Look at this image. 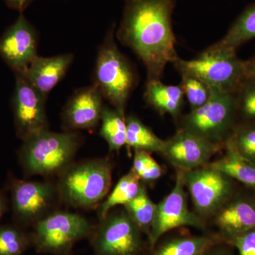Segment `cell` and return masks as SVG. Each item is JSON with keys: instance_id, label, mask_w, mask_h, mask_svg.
I'll list each match as a JSON object with an SVG mask.
<instances>
[{"instance_id": "obj_1", "label": "cell", "mask_w": 255, "mask_h": 255, "mask_svg": "<svg viewBox=\"0 0 255 255\" xmlns=\"http://www.w3.org/2000/svg\"><path fill=\"white\" fill-rule=\"evenodd\" d=\"M175 0H125L117 38L145 65L147 80H160L179 58L172 16Z\"/></svg>"}, {"instance_id": "obj_2", "label": "cell", "mask_w": 255, "mask_h": 255, "mask_svg": "<svg viewBox=\"0 0 255 255\" xmlns=\"http://www.w3.org/2000/svg\"><path fill=\"white\" fill-rule=\"evenodd\" d=\"M22 142L18 158L26 175L59 177L75 162L82 138L77 131L47 130Z\"/></svg>"}, {"instance_id": "obj_3", "label": "cell", "mask_w": 255, "mask_h": 255, "mask_svg": "<svg viewBox=\"0 0 255 255\" xmlns=\"http://www.w3.org/2000/svg\"><path fill=\"white\" fill-rule=\"evenodd\" d=\"M112 172L113 165L107 157L74 162L58 177L60 201L75 209L100 205L110 190Z\"/></svg>"}, {"instance_id": "obj_4", "label": "cell", "mask_w": 255, "mask_h": 255, "mask_svg": "<svg viewBox=\"0 0 255 255\" xmlns=\"http://www.w3.org/2000/svg\"><path fill=\"white\" fill-rule=\"evenodd\" d=\"M179 73L187 74L204 82L211 90L236 93L247 77L246 61L236 50L211 46L196 58H179L173 63Z\"/></svg>"}, {"instance_id": "obj_5", "label": "cell", "mask_w": 255, "mask_h": 255, "mask_svg": "<svg viewBox=\"0 0 255 255\" xmlns=\"http://www.w3.org/2000/svg\"><path fill=\"white\" fill-rule=\"evenodd\" d=\"M136 80L133 68L119 50L114 39V29H111L97 53L94 85L114 109L125 114Z\"/></svg>"}, {"instance_id": "obj_6", "label": "cell", "mask_w": 255, "mask_h": 255, "mask_svg": "<svg viewBox=\"0 0 255 255\" xmlns=\"http://www.w3.org/2000/svg\"><path fill=\"white\" fill-rule=\"evenodd\" d=\"M94 228L81 214L55 210L34 225L32 245L38 253L71 255L74 246L90 238Z\"/></svg>"}, {"instance_id": "obj_7", "label": "cell", "mask_w": 255, "mask_h": 255, "mask_svg": "<svg viewBox=\"0 0 255 255\" xmlns=\"http://www.w3.org/2000/svg\"><path fill=\"white\" fill-rule=\"evenodd\" d=\"M204 105L183 117L180 128L215 143L225 144L235 128L236 93L211 90Z\"/></svg>"}, {"instance_id": "obj_8", "label": "cell", "mask_w": 255, "mask_h": 255, "mask_svg": "<svg viewBox=\"0 0 255 255\" xmlns=\"http://www.w3.org/2000/svg\"><path fill=\"white\" fill-rule=\"evenodd\" d=\"M142 235L125 209L112 210L90 238L95 255H140L145 249Z\"/></svg>"}, {"instance_id": "obj_9", "label": "cell", "mask_w": 255, "mask_h": 255, "mask_svg": "<svg viewBox=\"0 0 255 255\" xmlns=\"http://www.w3.org/2000/svg\"><path fill=\"white\" fill-rule=\"evenodd\" d=\"M10 191L15 221L21 228L34 226L61 202L56 184L49 182L13 179Z\"/></svg>"}, {"instance_id": "obj_10", "label": "cell", "mask_w": 255, "mask_h": 255, "mask_svg": "<svg viewBox=\"0 0 255 255\" xmlns=\"http://www.w3.org/2000/svg\"><path fill=\"white\" fill-rule=\"evenodd\" d=\"M182 172L184 185L201 219L215 216L233 195V179L209 164Z\"/></svg>"}, {"instance_id": "obj_11", "label": "cell", "mask_w": 255, "mask_h": 255, "mask_svg": "<svg viewBox=\"0 0 255 255\" xmlns=\"http://www.w3.org/2000/svg\"><path fill=\"white\" fill-rule=\"evenodd\" d=\"M184 187L182 171L178 170L173 189L156 206L155 218L147 237L150 251L159 239L172 230L182 227L205 228L203 219L189 209Z\"/></svg>"}, {"instance_id": "obj_12", "label": "cell", "mask_w": 255, "mask_h": 255, "mask_svg": "<svg viewBox=\"0 0 255 255\" xmlns=\"http://www.w3.org/2000/svg\"><path fill=\"white\" fill-rule=\"evenodd\" d=\"M12 110L16 133L21 140L49 130L46 99L23 75L15 74Z\"/></svg>"}, {"instance_id": "obj_13", "label": "cell", "mask_w": 255, "mask_h": 255, "mask_svg": "<svg viewBox=\"0 0 255 255\" xmlns=\"http://www.w3.org/2000/svg\"><path fill=\"white\" fill-rule=\"evenodd\" d=\"M224 145L179 128L175 135L165 140L161 154L178 170L187 172L209 164L210 159Z\"/></svg>"}, {"instance_id": "obj_14", "label": "cell", "mask_w": 255, "mask_h": 255, "mask_svg": "<svg viewBox=\"0 0 255 255\" xmlns=\"http://www.w3.org/2000/svg\"><path fill=\"white\" fill-rule=\"evenodd\" d=\"M37 35L23 14L0 37V56L14 74L27 70L37 54Z\"/></svg>"}, {"instance_id": "obj_15", "label": "cell", "mask_w": 255, "mask_h": 255, "mask_svg": "<svg viewBox=\"0 0 255 255\" xmlns=\"http://www.w3.org/2000/svg\"><path fill=\"white\" fill-rule=\"evenodd\" d=\"M103 99L95 85L77 90L62 112L65 131L90 130L97 127L104 108Z\"/></svg>"}, {"instance_id": "obj_16", "label": "cell", "mask_w": 255, "mask_h": 255, "mask_svg": "<svg viewBox=\"0 0 255 255\" xmlns=\"http://www.w3.org/2000/svg\"><path fill=\"white\" fill-rule=\"evenodd\" d=\"M73 55L67 53L49 58L37 56L22 74L30 84L47 99L48 94L65 76Z\"/></svg>"}, {"instance_id": "obj_17", "label": "cell", "mask_w": 255, "mask_h": 255, "mask_svg": "<svg viewBox=\"0 0 255 255\" xmlns=\"http://www.w3.org/2000/svg\"><path fill=\"white\" fill-rule=\"evenodd\" d=\"M214 222L226 243L255 228V202L246 198L228 201L215 215Z\"/></svg>"}, {"instance_id": "obj_18", "label": "cell", "mask_w": 255, "mask_h": 255, "mask_svg": "<svg viewBox=\"0 0 255 255\" xmlns=\"http://www.w3.org/2000/svg\"><path fill=\"white\" fill-rule=\"evenodd\" d=\"M144 98L159 114L177 118L184 105V94L180 85H167L160 80H150L146 83Z\"/></svg>"}, {"instance_id": "obj_19", "label": "cell", "mask_w": 255, "mask_h": 255, "mask_svg": "<svg viewBox=\"0 0 255 255\" xmlns=\"http://www.w3.org/2000/svg\"><path fill=\"white\" fill-rule=\"evenodd\" d=\"M221 243H226L219 234L177 236L156 245L150 255H204Z\"/></svg>"}, {"instance_id": "obj_20", "label": "cell", "mask_w": 255, "mask_h": 255, "mask_svg": "<svg viewBox=\"0 0 255 255\" xmlns=\"http://www.w3.org/2000/svg\"><path fill=\"white\" fill-rule=\"evenodd\" d=\"M226 152L218 160L208 164L231 179L255 190V163L243 157L229 140L224 145Z\"/></svg>"}, {"instance_id": "obj_21", "label": "cell", "mask_w": 255, "mask_h": 255, "mask_svg": "<svg viewBox=\"0 0 255 255\" xmlns=\"http://www.w3.org/2000/svg\"><path fill=\"white\" fill-rule=\"evenodd\" d=\"M127 121V144L128 148L134 150H142L152 153H162L165 140L145 125L135 116H128Z\"/></svg>"}, {"instance_id": "obj_22", "label": "cell", "mask_w": 255, "mask_h": 255, "mask_svg": "<svg viewBox=\"0 0 255 255\" xmlns=\"http://www.w3.org/2000/svg\"><path fill=\"white\" fill-rule=\"evenodd\" d=\"M140 181L132 169L121 178L110 195L98 206L99 219H103L114 208L124 206L133 199L141 189Z\"/></svg>"}, {"instance_id": "obj_23", "label": "cell", "mask_w": 255, "mask_h": 255, "mask_svg": "<svg viewBox=\"0 0 255 255\" xmlns=\"http://www.w3.org/2000/svg\"><path fill=\"white\" fill-rule=\"evenodd\" d=\"M100 135L108 144L110 151L119 152L127 144L125 114L104 106L101 117Z\"/></svg>"}, {"instance_id": "obj_24", "label": "cell", "mask_w": 255, "mask_h": 255, "mask_svg": "<svg viewBox=\"0 0 255 255\" xmlns=\"http://www.w3.org/2000/svg\"><path fill=\"white\" fill-rule=\"evenodd\" d=\"M255 38V4L243 11L222 39L212 45L216 48L236 50Z\"/></svg>"}, {"instance_id": "obj_25", "label": "cell", "mask_w": 255, "mask_h": 255, "mask_svg": "<svg viewBox=\"0 0 255 255\" xmlns=\"http://www.w3.org/2000/svg\"><path fill=\"white\" fill-rule=\"evenodd\" d=\"M156 206L157 204L151 200L146 188L142 186L137 196L124 206L127 214L147 237L155 218Z\"/></svg>"}, {"instance_id": "obj_26", "label": "cell", "mask_w": 255, "mask_h": 255, "mask_svg": "<svg viewBox=\"0 0 255 255\" xmlns=\"http://www.w3.org/2000/svg\"><path fill=\"white\" fill-rule=\"evenodd\" d=\"M32 245L31 234L18 226H0V255H21Z\"/></svg>"}, {"instance_id": "obj_27", "label": "cell", "mask_w": 255, "mask_h": 255, "mask_svg": "<svg viewBox=\"0 0 255 255\" xmlns=\"http://www.w3.org/2000/svg\"><path fill=\"white\" fill-rule=\"evenodd\" d=\"M228 140L241 155L255 163V125L235 127Z\"/></svg>"}, {"instance_id": "obj_28", "label": "cell", "mask_w": 255, "mask_h": 255, "mask_svg": "<svg viewBox=\"0 0 255 255\" xmlns=\"http://www.w3.org/2000/svg\"><path fill=\"white\" fill-rule=\"evenodd\" d=\"M182 82L180 86L187 97L191 110L199 108L209 100L211 90L204 82L187 74H180Z\"/></svg>"}, {"instance_id": "obj_29", "label": "cell", "mask_w": 255, "mask_h": 255, "mask_svg": "<svg viewBox=\"0 0 255 255\" xmlns=\"http://www.w3.org/2000/svg\"><path fill=\"white\" fill-rule=\"evenodd\" d=\"M131 169L144 182H153L163 174L162 167L150 153L142 150L135 151Z\"/></svg>"}, {"instance_id": "obj_30", "label": "cell", "mask_w": 255, "mask_h": 255, "mask_svg": "<svg viewBox=\"0 0 255 255\" xmlns=\"http://www.w3.org/2000/svg\"><path fill=\"white\" fill-rule=\"evenodd\" d=\"M236 95L238 113L247 120L255 122V80L247 77Z\"/></svg>"}, {"instance_id": "obj_31", "label": "cell", "mask_w": 255, "mask_h": 255, "mask_svg": "<svg viewBox=\"0 0 255 255\" xmlns=\"http://www.w3.org/2000/svg\"><path fill=\"white\" fill-rule=\"evenodd\" d=\"M226 243L234 248L238 255H255V228L229 238Z\"/></svg>"}, {"instance_id": "obj_32", "label": "cell", "mask_w": 255, "mask_h": 255, "mask_svg": "<svg viewBox=\"0 0 255 255\" xmlns=\"http://www.w3.org/2000/svg\"><path fill=\"white\" fill-rule=\"evenodd\" d=\"M204 255H234V254L229 248V245L226 243H221L214 247Z\"/></svg>"}, {"instance_id": "obj_33", "label": "cell", "mask_w": 255, "mask_h": 255, "mask_svg": "<svg viewBox=\"0 0 255 255\" xmlns=\"http://www.w3.org/2000/svg\"><path fill=\"white\" fill-rule=\"evenodd\" d=\"M10 7L19 11H22L31 4L33 0H5Z\"/></svg>"}, {"instance_id": "obj_34", "label": "cell", "mask_w": 255, "mask_h": 255, "mask_svg": "<svg viewBox=\"0 0 255 255\" xmlns=\"http://www.w3.org/2000/svg\"><path fill=\"white\" fill-rule=\"evenodd\" d=\"M247 76L255 80V57L246 62Z\"/></svg>"}, {"instance_id": "obj_35", "label": "cell", "mask_w": 255, "mask_h": 255, "mask_svg": "<svg viewBox=\"0 0 255 255\" xmlns=\"http://www.w3.org/2000/svg\"><path fill=\"white\" fill-rule=\"evenodd\" d=\"M6 206H7V204H6V198L3 193L0 191V220L6 211Z\"/></svg>"}]
</instances>
